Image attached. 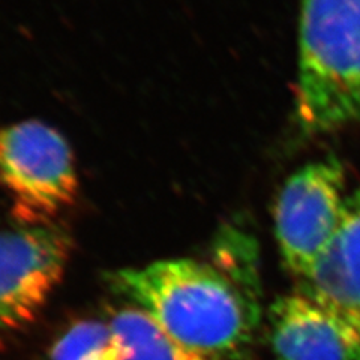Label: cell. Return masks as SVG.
Returning a JSON list of instances; mask_svg holds the SVG:
<instances>
[{
  "label": "cell",
  "mask_w": 360,
  "mask_h": 360,
  "mask_svg": "<svg viewBox=\"0 0 360 360\" xmlns=\"http://www.w3.org/2000/svg\"><path fill=\"white\" fill-rule=\"evenodd\" d=\"M270 342L276 360H360V319L300 290L270 309Z\"/></svg>",
  "instance_id": "obj_6"
},
{
  "label": "cell",
  "mask_w": 360,
  "mask_h": 360,
  "mask_svg": "<svg viewBox=\"0 0 360 360\" xmlns=\"http://www.w3.org/2000/svg\"><path fill=\"white\" fill-rule=\"evenodd\" d=\"M0 184L20 224H53L78 195L74 153L63 135L39 120L0 129Z\"/></svg>",
  "instance_id": "obj_3"
},
{
  "label": "cell",
  "mask_w": 360,
  "mask_h": 360,
  "mask_svg": "<svg viewBox=\"0 0 360 360\" xmlns=\"http://www.w3.org/2000/svg\"><path fill=\"white\" fill-rule=\"evenodd\" d=\"M348 194L342 165L315 161L292 173L278 195L275 233L291 274L305 281L340 227Z\"/></svg>",
  "instance_id": "obj_4"
},
{
  "label": "cell",
  "mask_w": 360,
  "mask_h": 360,
  "mask_svg": "<svg viewBox=\"0 0 360 360\" xmlns=\"http://www.w3.org/2000/svg\"><path fill=\"white\" fill-rule=\"evenodd\" d=\"M71 245L54 222L0 231V333L37 317L60 283Z\"/></svg>",
  "instance_id": "obj_5"
},
{
  "label": "cell",
  "mask_w": 360,
  "mask_h": 360,
  "mask_svg": "<svg viewBox=\"0 0 360 360\" xmlns=\"http://www.w3.org/2000/svg\"><path fill=\"white\" fill-rule=\"evenodd\" d=\"M206 263L172 258L117 270L111 284L201 360H239L260 323L250 254Z\"/></svg>",
  "instance_id": "obj_1"
},
{
  "label": "cell",
  "mask_w": 360,
  "mask_h": 360,
  "mask_svg": "<svg viewBox=\"0 0 360 360\" xmlns=\"http://www.w3.org/2000/svg\"><path fill=\"white\" fill-rule=\"evenodd\" d=\"M108 323L122 347L123 360H201L137 307L117 311Z\"/></svg>",
  "instance_id": "obj_8"
},
{
  "label": "cell",
  "mask_w": 360,
  "mask_h": 360,
  "mask_svg": "<svg viewBox=\"0 0 360 360\" xmlns=\"http://www.w3.org/2000/svg\"><path fill=\"white\" fill-rule=\"evenodd\" d=\"M302 290L360 319V189L347 197L340 227Z\"/></svg>",
  "instance_id": "obj_7"
},
{
  "label": "cell",
  "mask_w": 360,
  "mask_h": 360,
  "mask_svg": "<svg viewBox=\"0 0 360 360\" xmlns=\"http://www.w3.org/2000/svg\"><path fill=\"white\" fill-rule=\"evenodd\" d=\"M296 108L309 134L360 123V0H302Z\"/></svg>",
  "instance_id": "obj_2"
},
{
  "label": "cell",
  "mask_w": 360,
  "mask_h": 360,
  "mask_svg": "<svg viewBox=\"0 0 360 360\" xmlns=\"http://www.w3.org/2000/svg\"><path fill=\"white\" fill-rule=\"evenodd\" d=\"M50 360H123V352L110 323L84 320L54 342Z\"/></svg>",
  "instance_id": "obj_9"
}]
</instances>
